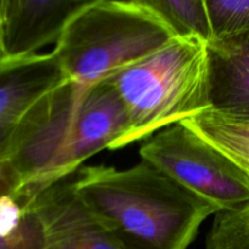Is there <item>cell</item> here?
<instances>
[{
    "mask_svg": "<svg viewBox=\"0 0 249 249\" xmlns=\"http://www.w3.org/2000/svg\"><path fill=\"white\" fill-rule=\"evenodd\" d=\"M128 133L125 107L111 84L67 82L39 105L0 165L24 206L100 151L122 148Z\"/></svg>",
    "mask_w": 249,
    "mask_h": 249,
    "instance_id": "1",
    "label": "cell"
},
{
    "mask_svg": "<svg viewBox=\"0 0 249 249\" xmlns=\"http://www.w3.org/2000/svg\"><path fill=\"white\" fill-rule=\"evenodd\" d=\"M26 208L10 194L0 195V235L15 232L21 225Z\"/></svg>",
    "mask_w": 249,
    "mask_h": 249,
    "instance_id": "15",
    "label": "cell"
},
{
    "mask_svg": "<svg viewBox=\"0 0 249 249\" xmlns=\"http://www.w3.org/2000/svg\"><path fill=\"white\" fill-rule=\"evenodd\" d=\"M9 58L6 53V49H5L4 44V36H2V23H1V14H0V62L4 60Z\"/></svg>",
    "mask_w": 249,
    "mask_h": 249,
    "instance_id": "16",
    "label": "cell"
},
{
    "mask_svg": "<svg viewBox=\"0 0 249 249\" xmlns=\"http://www.w3.org/2000/svg\"><path fill=\"white\" fill-rule=\"evenodd\" d=\"M214 39L249 31V0H206Z\"/></svg>",
    "mask_w": 249,
    "mask_h": 249,
    "instance_id": "13",
    "label": "cell"
},
{
    "mask_svg": "<svg viewBox=\"0 0 249 249\" xmlns=\"http://www.w3.org/2000/svg\"><path fill=\"white\" fill-rule=\"evenodd\" d=\"M207 249H249V207L214 214L207 233Z\"/></svg>",
    "mask_w": 249,
    "mask_h": 249,
    "instance_id": "12",
    "label": "cell"
},
{
    "mask_svg": "<svg viewBox=\"0 0 249 249\" xmlns=\"http://www.w3.org/2000/svg\"><path fill=\"white\" fill-rule=\"evenodd\" d=\"M140 156L219 211L249 207L248 175L182 122L147 139Z\"/></svg>",
    "mask_w": 249,
    "mask_h": 249,
    "instance_id": "5",
    "label": "cell"
},
{
    "mask_svg": "<svg viewBox=\"0 0 249 249\" xmlns=\"http://www.w3.org/2000/svg\"><path fill=\"white\" fill-rule=\"evenodd\" d=\"M211 109L249 118V31L208 43Z\"/></svg>",
    "mask_w": 249,
    "mask_h": 249,
    "instance_id": "9",
    "label": "cell"
},
{
    "mask_svg": "<svg viewBox=\"0 0 249 249\" xmlns=\"http://www.w3.org/2000/svg\"><path fill=\"white\" fill-rule=\"evenodd\" d=\"M73 186L124 249H187L202 224L219 212L145 160L124 170L82 167Z\"/></svg>",
    "mask_w": 249,
    "mask_h": 249,
    "instance_id": "2",
    "label": "cell"
},
{
    "mask_svg": "<svg viewBox=\"0 0 249 249\" xmlns=\"http://www.w3.org/2000/svg\"><path fill=\"white\" fill-rule=\"evenodd\" d=\"M91 0H0L2 36L9 57L38 53L56 44L68 22Z\"/></svg>",
    "mask_w": 249,
    "mask_h": 249,
    "instance_id": "8",
    "label": "cell"
},
{
    "mask_svg": "<svg viewBox=\"0 0 249 249\" xmlns=\"http://www.w3.org/2000/svg\"><path fill=\"white\" fill-rule=\"evenodd\" d=\"M67 82L53 53L0 62V163L39 105Z\"/></svg>",
    "mask_w": 249,
    "mask_h": 249,
    "instance_id": "6",
    "label": "cell"
},
{
    "mask_svg": "<svg viewBox=\"0 0 249 249\" xmlns=\"http://www.w3.org/2000/svg\"><path fill=\"white\" fill-rule=\"evenodd\" d=\"M26 214L21 225L10 235H0V249H43L45 235L36 212L24 206Z\"/></svg>",
    "mask_w": 249,
    "mask_h": 249,
    "instance_id": "14",
    "label": "cell"
},
{
    "mask_svg": "<svg viewBox=\"0 0 249 249\" xmlns=\"http://www.w3.org/2000/svg\"><path fill=\"white\" fill-rule=\"evenodd\" d=\"M177 38L143 0H91L68 22L51 53L68 82L92 87Z\"/></svg>",
    "mask_w": 249,
    "mask_h": 249,
    "instance_id": "3",
    "label": "cell"
},
{
    "mask_svg": "<svg viewBox=\"0 0 249 249\" xmlns=\"http://www.w3.org/2000/svg\"><path fill=\"white\" fill-rule=\"evenodd\" d=\"M249 178V118L208 109L182 122Z\"/></svg>",
    "mask_w": 249,
    "mask_h": 249,
    "instance_id": "10",
    "label": "cell"
},
{
    "mask_svg": "<svg viewBox=\"0 0 249 249\" xmlns=\"http://www.w3.org/2000/svg\"><path fill=\"white\" fill-rule=\"evenodd\" d=\"M24 206L40 220L43 249H124L80 201L73 179L55 182Z\"/></svg>",
    "mask_w": 249,
    "mask_h": 249,
    "instance_id": "7",
    "label": "cell"
},
{
    "mask_svg": "<svg viewBox=\"0 0 249 249\" xmlns=\"http://www.w3.org/2000/svg\"><path fill=\"white\" fill-rule=\"evenodd\" d=\"M155 10L179 38L214 39L206 0H143Z\"/></svg>",
    "mask_w": 249,
    "mask_h": 249,
    "instance_id": "11",
    "label": "cell"
},
{
    "mask_svg": "<svg viewBox=\"0 0 249 249\" xmlns=\"http://www.w3.org/2000/svg\"><path fill=\"white\" fill-rule=\"evenodd\" d=\"M129 118L122 147L211 109L208 44L177 38L157 53L106 79Z\"/></svg>",
    "mask_w": 249,
    "mask_h": 249,
    "instance_id": "4",
    "label": "cell"
}]
</instances>
